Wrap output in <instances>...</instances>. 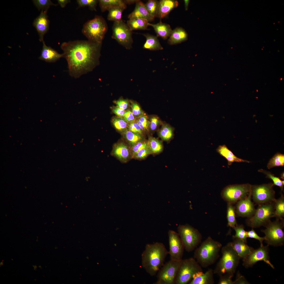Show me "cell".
I'll list each match as a JSON object with an SVG mask.
<instances>
[{
	"label": "cell",
	"instance_id": "obj_14",
	"mask_svg": "<svg viewBox=\"0 0 284 284\" xmlns=\"http://www.w3.org/2000/svg\"><path fill=\"white\" fill-rule=\"evenodd\" d=\"M243 260V265L246 268L252 267L260 261H263L272 268H275L270 261L268 245H263L256 249H254Z\"/></svg>",
	"mask_w": 284,
	"mask_h": 284
},
{
	"label": "cell",
	"instance_id": "obj_35",
	"mask_svg": "<svg viewBox=\"0 0 284 284\" xmlns=\"http://www.w3.org/2000/svg\"><path fill=\"white\" fill-rule=\"evenodd\" d=\"M284 165V155L279 153L275 154L269 160L267 168L268 169L277 166Z\"/></svg>",
	"mask_w": 284,
	"mask_h": 284
},
{
	"label": "cell",
	"instance_id": "obj_53",
	"mask_svg": "<svg viewBox=\"0 0 284 284\" xmlns=\"http://www.w3.org/2000/svg\"><path fill=\"white\" fill-rule=\"evenodd\" d=\"M113 111L114 114L120 117L123 116L125 112L124 110L118 107L114 108L113 109Z\"/></svg>",
	"mask_w": 284,
	"mask_h": 284
},
{
	"label": "cell",
	"instance_id": "obj_33",
	"mask_svg": "<svg viewBox=\"0 0 284 284\" xmlns=\"http://www.w3.org/2000/svg\"><path fill=\"white\" fill-rule=\"evenodd\" d=\"M227 226L233 228L237 225L236 218L235 207L233 204L227 203Z\"/></svg>",
	"mask_w": 284,
	"mask_h": 284
},
{
	"label": "cell",
	"instance_id": "obj_17",
	"mask_svg": "<svg viewBox=\"0 0 284 284\" xmlns=\"http://www.w3.org/2000/svg\"><path fill=\"white\" fill-rule=\"evenodd\" d=\"M110 154L123 163H126L132 159L130 147L123 142L115 144Z\"/></svg>",
	"mask_w": 284,
	"mask_h": 284
},
{
	"label": "cell",
	"instance_id": "obj_16",
	"mask_svg": "<svg viewBox=\"0 0 284 284\" xmlns=\"http://www.w3.org/2000/svg\"><path fill=\"white\" fill-rule=\"evenodd\" d=\"M251 198V191L247 196L236 203L235 207L236 215L237 216L248 218L254 214L256 209Z\"/></svg>",
	"mask_w": 284,
	"mask_h": 284
},
{
	"label": "cell",
	"instance_id": "obj_46",
	"mask_svg": "<svg viewBox=\"0 0 284 284\" xmlns=\"http://www.w3.org/2000/svg\"><path fill=\"white\" fill-rule=\"evenodd\" d=\"M132 112L134 116L140 117L143 116V112L139 105L136 102L131 103Z\"/></svg>",
	"mask_w": 284,
	"mask_h": 284
},
{
	"label": "cell",
	"instance_id": "obj_29",
	"mask_svg": "<svg viewBox=\"0 0 284 284\" xmlns=\"http://www.w3.org/2000/svg\"><path fill=\"white\" fill-rule=\"evenodd\" d=\"M149 22L145 19L136 18L129 19L127 21V24L130 30L132 31L134 30L147 29Z\"/></svg>",
	"mask_w": 284,
	"mask_h": 284
},
{
	"label": "cell",
	"instance_id": "obj_37",
	"mask_svg": "<svg viewBox=\"0 0 284 284\" xmlns=\"http://www.w3.org/2000/svg\"><path fill=\"white\" fill-rule=\"evenodd\" d=\"M144 5L147 11L153 18L157 17L159 7L158 1L149 0Z\"/></svg>",
	"mask_w": 284,
	"mask_h": 284
},
{
	"label": "cell",
	"instance_id": "obj_31",
	"mask_svg": "<svg viewBox=\"0 0 284 284\" xmlns=\"http://www.w3.org/2000/svg\"><path fill=\"white\" fill-rule=\"evenodd\" d=\"M147 143L151 154H158L162 151L163 148L162 143L157 139L150 137L147 140Z\"/></svg>",
	"mask_w": 284,
	"mask_h": 284
},
{
	"label": "cell",
	"instance_id": "obj_6",
	"mask_svg": "<svg viewBox=\"0 0 284 284\" xmlns=\"http://www.w3.org/2000/svg\"><path fill=\"white\" fill-rule=\"evenodd\" d=\"M178 233L184 245L187 252L193 251L201 242L202 236L199 231L191 225L186 224L179 225Z\"/></svg>",
	"mask_w": 284,
	"mask_h": 284
},
{
	"label": "cell",
	"instance_id": "obj_23",
	"mask_svg": "<svg viewBox=\"0 0 284 284\" xmlns=\"http://www.w3.org/2000/svg\"><path fill=\"white\" fill-rule=\"evenodd\" d=\"M178 1L175 0H161L159 1V7L157 17L162 19L178 6Z\"/></svg>",
	"mask_w": 284,
	"mask_h": 284
},
{
	"label": "cell",
	"instance_id": "obj_56",
	"mask_svg": "<svg viewBox=\"0 0 284 284\" xmlns=\"http://www.w3.org/2000/svg\"><path fill=\"white\" fill-rule=\"evenodd\" d=\"M138 0H124L125 3L126 4H131L136 3Z\"/></svg>",
	"mask_w": 284,
	"mask_h": 284
},
{
	"label": "cell",
	"instance_id": "obj_5",
	"mask_svg": "<svg viewBox=\"0 0 284 284\" xmlns=\"http://www.w3.org/2000/svg\"><path fill=\"white\" fill-rule=\"evenodd\" d=\"M108 29L107 24L104 19L101 16L96 15L84 24L82 32L88 40L101 43Z\"/></svg>",
	"mask_w": 284,
	"mask_h": 284
},
{
	"label": "cell",
	"instance_id": "obj_7",
	"mask_svg": "<svg viewBox=\"0 0 284 284\" xmlns=\"http://www.w3.org/2000/svg\"><path fill=\"white\" fill-rule=\"evenodd\" d=\"M275 210L274 202L259 205L254 214L246 220L249 226L253 228L261 226L266 227L273 217Z\"/></svg>",
	"mask_w": 284,
	"mask_h": 284
},
{
	"label": "cell",
	"instance_id": "obj_55",
	"mask_svg": "<svg viewBox=\"0 0 284 284\" xmlns=\"http://www.w3.org/2000/svg\"><path fill=\"white\" fill-rule=\"evenodd\" d=\"M57 1L60 6L62 8L65 7L67 4L70 2V0H58Z\"/></svg>",
	"mask_w": 284,
	"mask_h": 284
},
{
	"label": "cell",
	"instance_id": "obj_36",
	"mask_svg": "<svg viewBox=\"0 0 284 284\" xmlns=\"http://www.w3.org/2000/svg\"><path fill=\"white\" fill-rule=\"evenodd\" d=\"M159 135L163 140L168 141L171 139L173 136L172 128L167 124L163 125L159 132Z\"/></svg>",
	"mask_w": 284,
	"mask_h": 284
},
{
	"label": "cell",
	"instance_id": "obj_24",
	"mask_svg": "<svg viewBox=\"0 0 284 284\" xmlns=\"http://www.w3.org/2000/svg\"><path fill=\"white\" fill-rule=\"evenodd\" d=\"M217 152L227 160L228 165H230L234 162L249 163L248 161L238 158L228 149L225 145L219 146L216 149Z\"/></svg>",
	"mask_w": 284,
	"mask_h": 284
},
{
	"label": "cell",
	"instance_id": "obj_13",
	"mask_svg": "<svg viewBox=\"0 0 284 284\" xmlns=\"http://www.w3.org/2000/svg\"><path fill=\"white\" fill-rule=\"evenodd\" d=\"M112 38L126 49L132 47L133 42L132 31L127 23L122 19L114 22L112 27Z\"/></svg>",
	"mask_w": 284,
	"mask_h": 284
},
{
	"label": "cell",
	"instance_id": "obj_48",
	"mask_svg": "<svg viewBox=\"0 0 284 284\" xmlns=\"http://www.w3.org/2000/svg\"><path fill=\"white\" fill-rule=\"evenodd\" d=\"M247 237L258 240L260 243L261 246L263 245V242L265 240V237H261L259 236L253 229L250 231H247Z\"/></svg>",
	"mask_w": 284,
	"mask_h": 284
},
{
	"label": "cell",
	"instance_id": "obj_40",
	"mask_svg": "<svg viewBox=\"0 0 284 284\" xmlns=\"http://www.w3.org/2000/svg\"><path fill=\"white\" fill-rule=\"evenodd\" d=\"M233 229L235 232V235L232 236L233 238H239L247 243V231L245 230L244 226L237 225Z\"/></svg>",
	"mask_w": 284,
	"mask_h": 284
},
{
	"label": "cell",
	"instance_id": "obj_58",
	"mask_svg": "<svg viewBox=\"0 0 284 284\" xmlns=\"http://www.w3.org/2000/svg\"><path fill=\"white\" fill-rule=\"evenodd\" d=\"M284 172H283L281 174V178L282 179L284 180Z\"/></svg>",
	"mask_w": 284,
	"mask_h": 284
},
{
	"label": "cell",
	"instance_id": "obj_8",
	"mask_svg": "<svg viewBox=\"0 0 284 284\" xmlns=\"http://www.w3.org/2000/svg\"><path fill=\"white\" fill-rule=\"evenodd\" d=\"M202 271L201 267L193 257L182 260L175 281V284H186L197 272Z\"/></svg>",
	"mask_w": 284,
	"mask_h": 284
},
{
	"label": "cell",
	"instance_id": "obj_9",
	"mask_svg": "<svg viewBox=\"0 0 284 284\" xmlns=\"http://www.w3.org/2000/svg\"><path fill=\"white\" fill-rule=\"evenodd\" d=\"M284 227L283 220L281 221L276 220L273 222L271 221L266 227L265 230H261L265 234V241L268 245L274 246H281L284 242V233L283 231Z\"/></svg>",
	"mask_w": 284,
	"mask_h": 284
},
{
	"label": "cell",
	"instance_id": "obj_50",
	"mask_svg": "<svg viewBox=\"0 0 284 284\" xmlns=\"http://www.w3.org/2000/svg\"><path fill=\"white\" fill-rule=\"evenodd\" d=\"M115 103L118 107L124 110L127 108L129 102L127 100L120 99L116 101Z\"/></svg>",
	"mask_w": 284,
	"mask_h": 284
},
{
	"label": "cell",
	"instance_id": "obj_26",
	"mask_svg": "<svg viewBox=\"0 0 284 284\" xmlns=\"http://www.w3.org/2000/svg\"><path fill=\"white\" fill-rule=\"evenodd\" d=\"M148 24L149 26L153 28L157 37H160L164 39H166L169 37L173 30L169 24L163 23L161 21L156 24L149 22Z\"/></svg>",
	"mask_w": 284,
	"mask_h": 284
},
{
	"label": "cell",
	"instance_id": "obj_39",
	"mask_svg": "<svg viewBox=\"0 0 284 284\" xmlns=\"http://www.w3.org/2000/svg\"><path fill=\"white\" fill-rule=\"evenodd\" d=\"M258 171L266 175L267 178L271 179L273 181L274 185L279 187L282 190H283L284 180H281L279 178L275 176L274 174L266 170L260 169Z\"/></svg>",
	"mask_w": 284,
	"mask_h": 284
},
{
	"label": "cell",
	"instance_id": "obj_22",
	"mask_svg": "<svg viewBox=\"0 0 284 284\" xmlns=\"http://www.w3.org/2000/svg\"><path fill=\"white\" fill-rule=\"evenodd\" d=\"M233 239V241L231 242V245L240 258L244 260L254 250L242 240L237 238Z\"/></svg>",
	"mask_w": 284,
	"mask_h": 284
},
{
	"label": "cell",
	"instance_id": "obj_18",
	"mask_svg": "<svg viewBox=\"0 0 284 284\" xmlns=\"http://www.w3.org/2000/svg\"><path fill=\"white\" fill-rule=\"evenodd\" d=\"M47 12L42 10L39 15L34 21L33 25L38 32L40 42L43 40L44 36L48 31L50 21Z\"/></svg>",
	"mask_w": 284,
	"mask_h": 284
},
{
	"label": "cell",
	"instance_id": "obj_21",
	"mask_svg": "<svg viewBox=\"0 0 284 284\" xmlns=\"http://www.w3.org/2000/svg\"><path fill=\"white\" fill-rule=\"evenodd\" d=\"M43 47L39 59L49 63H53L63 58V54H60L50 47L47 46L44 40Z\"/></svg>",
	"mask_w": 284,
	"mask_h": 284
},
{
	"label": "cell",
	"instance_id": "obj_11",
	"mask_svg": "<svg viewBox=\"0 0 284 284\" xmlns=\"http://www.w3.org/2000/svg\"><path fill=\"white\" fill-rule=\"evenodd\" d=\"M274 185L272 183L252 185L251 193L253 201L259 205L273 202L275 199Z\"/></svg>",
	"mask_w": 284,
	"mask_h": 284
},
{
	"label": "cell",
	"instance_id": "obj_52",
	"mask_svg": "<svg viewBox=\"0 0 284 284\" xmlns=\"http://www.w3.org/2000/svg\"><path fill=\"white\" fill-rule=\"evenodd\" d=\"M159 120L158 118L153 116L151 118L149 124L151 130H154L156 129L159 124Z\"/></svg>",
	"mask_w": 284,
	"mask_h": 284
},
{
	"label": "cell",
	"instance_id": "obj_25",
	"mask_svg": "<svg viewBox=\"0 0 284 284\" xmlns=\"http://www.w3.org/2000/svg\"><path fill=\"white\" fill-rule=\"evenodd\" d=\"M187 38L188 34L186 31L182 28L178 27L172 30L168 43L171 45L176 44L186 40Z\"/></svg>",
	"mask_w": 284,
	"mask_h": 284
},
{
	"label": "cell",
	"instance_id": "obj_51",
	"mask_svg": "<svg viewBox=\"0 0 284 284\" xmlns=\"http://www.w3.org/2000/svg\"><path fill=\"white\" fill-rule=\"evenodd\" d=\"M124 119L127 122L130 123L134 122L135 118L132 111L130 110L126 111L124 115Z\"/></svg>",
	"mask_w": 284,
	"mask_h": 284
},
{
	"label": "cell",
	"instance_id": "obj_28",
	"mask_svg": "<svg viewBox=\"0 0 284 284\" xmlns=\"http://www.w3.org/2000/svg\"><path fill=\"white\" fill-rule=\"evenodd\" d=\"M99 4L102 12L116 7H120L124 9L127 7L126 4L124 0H99Z\"/></svg>",
	"mask_w": 284,
	"mask_h": 284
},
{
	"label": "cell",
	"instance_id": "obj_44",
	"mask_svg": "<svg viewBox=\"0 0 284 284\" xmlns=\"http://www.w3.org/2000/svg\"><path fill=\"white\" fill-rule=\"evenodd\" d=\"M151 153L148 148L142 149L137 152L133 156L132 159L138 160L145 159Z\"/></svg>",
	"mask_w": 284,
	"mask_h": 284
},
{
	"label": "cell",
	"instance_id": "obj_27",
	"mask_svg": "<svg viewBox=\"0 0 284 284\" xmlns=\"http://www.w3.org/2000/svg\"><path fill=\"white\" fill-rule=\"evenodd\" d=\"M143 35L146 38V42L143 46L144 49L152 50L163 49L157 37L148 33Z\"/></svg>",
	"mask_w": 284,
	"mask_h": 284
},
{
	"label": "cell",
	"instance_id": "obj_34",
	"mask_svg": "<svg viewBox=\"0 0 284 284\" xmlns=\"http://www.w3.org/2000/svg\"><path fill=\"white\" fill-rule=\"evenodd\" d=\"M125 9L120 7H116L111 8L108 11L107 19L109 21L117 22L122 20L123 12Z\"/></svg>",
	"mask_w": 284,
	"mask_h": 284
},
{
	"label": "cell",
	"instance_id": "obj_15",
	"mask_svg": "<svg viewBox=\"0 0 284 284\" xmlns=\"http://www.w3.org/2000/svg\"><path fill=\"white\" fill-rule=\"evenodd\" d=\"M168 236L169 247L168 252L170 260H182L184 248L178 233L170 230L168 231Z\"/></svg>",
	"mask_w": 284,
	"mask_h": 284
},
{
	"label": "cell",
	"instance_id": "obj_3",
	"mask_svg": "<svg viewBox=\"0 0 284 284\" xmlns=\"http://www.w3.org/2000/svg\"><path fill=\"white\" fill-rule=\"evenodd\" d=\"M222 247L221 243L209 236L196 248L194 258L201 267H207L218 259Z\"/></svg>",
	"mask_w": 284,
	"mask_h": 284
},
{
	"label": "cell",
	"instance_id": "obj_45",
	"mask_svg": "<svg viewBox=\"0 0 284 284\" xmlns=\"http://www.w3.org/2000/svg\"><path fill=\"white\" fill-rule=\"evenodd\" d=\"M234 274L226 273L219 276L218 284H234L232 278Z\"/></svg>",
	"mask_w": 284,
	"mask_h": 284
},
{
	"label": "cell",
	"instance_id": "obj_2",
	"mask_svg": "<svg viewBox=\"0 0 284 284\" xmlns=\"http://www.w3.org/2000/svg\"><path fill=\"white\" fill-rule=\"evenodd\" d=\"M168 254V251L162 243L147 244L142 255V266L149 274L154 276L164 264Z\"/></svg>",
	"mask_w": 284,
	"mask_h": 284
},
{
	"label": "cell",
	"instance_id": "obj_42",
	"mask_svg": "<svg viewBox=\"0 0 284 284\" xmlns=\"http://www.w3.org/2000/svg\"><path fill=\"white\" fill-rule=\"evenodd\" d=\"M112 121L115 128L120 131L125 130L128 126V122L120 117L114 118Z\"/></svg>",
	"mask_w": 284,
	"mask_h": 284
},
{
	"label": "cell",
	"instance_id": "obj_19",
	"mask_svg": "<svg viewBox=\"0 0 284 284\" xmlns=\"http://www.w3.org/2000/svg\"><path fill=\"white\" fill-rule=\"evenodd\" d=\"M135 3L134 10L128 16L129 19H141L146 20L148 22L154 20V18L150 14L145 8L144 4L141 1L138 0Z\"/></svg>",
	"mask_w": 284,
	"mask_h": 284
},
{
	"label": "cell",
	"instance_id": "obj_54",
	"mask_svg": "<svg viewBox=\"0 0 284 284\" xmlns=\"http://www.w3.org/2000/svg\"><path fill=\"white\" fill-rule=\"evenodd\" d=\"M133 123L136 133L141 135L142 133V130L137 122H133Z\"/></svg>",
	"mask_w": 284,
	"mask_h": 284
},
{
	"label": "cell",
	"instance_id": "obj_57",
	"mask_svg": "<svg viewBox=\"0 0 284 284\" xmlns=\"http://www.w3.org/2000/svg\"><path fill=\"white\" fill-rule=\"evenodd\" d=\"M185 9L186 10H187L189 2V0H184Z\"/></svg>",
	"mask_w": 284,
	"mask_h": 284
},
{
	"label": "cell",
	"instance_id": "obj_4",
	"mask_svg": "<svg viewBox=\"0 0 284 284\" xmlns=\"http://www.w3.org/2000/svg\"><path fill=\"white\" fill-rule=\"evenodd\" d=\"M222 256L214 270V274L219 276L226 273L234 274L240 259L232 247L231 242L222 247Z\"/></svg>",
	"mask_w": 284,
	"mask_h": 284
},
{
	"label": "cell",
	"instance_id": "obj_1",
	"mask_svg": "<svg viewBox=\"0 0 284 284\" xmlns=\"http://www.w3.org/2000/svg\"><path fill=\"white\" fill-rule=\"evenodd\" d=\"M102 43L77 40L61 45L63 58L67 63L69 75L75 78L93 71L99 63Z\"/></svg>",
	"mask_w": 284,
	"mask_h": 284
},
{
	"label": "cell",
	"instance_id": "obj_10",
	"mask_svg": "<svg viewBox=\"0 0 284 284\" xmlns=\"http://www.w3.org/2000/svg\"><path fill=\"white\" fill-rule=\"evenodd\" d=\"M251 185L248 183L229 185L222 190L221 196L227 203L233 204L248 196L251 191Z\"/></svg>",
	"mask_w": 284,
	"mask_h": 284
},
{
	"label": "cell",
	"instance_id": "obj_47",
	"mask_svg": "<svg viewBox=\"0 0 284 284\" xmlns=\"http://www.w3.org/2000/svg\"><path fill=\"white\" fill-rule=\"evenodd\" d=\"M137 122L142 130L146 129L150 124L147 117L145 115H143L140 117Z\"/></svg>",
	"mask_w": 284,
	"mask_h": 284
},
{
	"label": "cell",
	"instance_id": "obj_32",
	"mask_svg": "<svg viewBox=\"0 0 284 284\" xmlns=\"http://www.w3.org/2000/svg\"><path fill=\"white\" fill-rule=\"evenodd\" d=\"M123 135L124 138L129 144L130 147L139 141L144 140L142 135L129 130H125Z\"/></svg>",
	"mask_w": 284,
	"mask_h": 284
},
{
	"label": "cell",
	"instance_id": "obj_41",
	"mask_svg": "<svg viewBox=\"0 0 284 284\" xmlns=\"http://www.w3.org/2000/svg\"><path fill=\"white\" fill-rule=\"evenodd\" d=\"M78 8L88 7L92 11H96V7L98 1L97 0H77Z\"/></svg>",
	"mask_w": 284,
	"mask_h": 284
},
{
	"label": "cell",
	"instance_id": "obj_38",
	"mask_svg": "<svg viewBox=\"0 0 284 284\" xmlns=\"http://www.w3.org/2000/svg\"><path fill=\"white\" fill-rule=\"evenodd\" d=\"M33 2L38 9H41L47 12L48 9L51 6H57V4L53 3L50 0H34Z\"/></svg>",
	"mask_w": 284,
	"mask_h": 284
},
{
	"label": "cell",
	"instance_id": "obj_49",
	"mask_svg": "<svg viewBox=\"0 0 284 284\" xmlns=\"http://www.w3.org/2000/svg\"><path fill=\"white\" fill-rule=\"evenodd\" d=\"M249 282L246 280L245 277L239 272L237 271L235 280L234 281V284H248Z\"/></svg>",
	"mask_w": 284,
	"mask_h": 284
},
{
	"label": "cell",
	"instance_id": "obj_20",
	"mask_svg": "<svg viewBox=\"0 0 284 284\" xmlns=\"http://www.w3.org/2000/svg\"><path fill=\"white\" fill-rule=\"evenodd\" d=\"M214 270L208 269L204 273L202 271H199L193 276L189 284H213L214 283Z\"/></svg>",
	"mask_w": 284,
	"mask_h": 284
},
{
	"label": "cell",
	"instance_id": "obj_30",
	"mask_svg": "<svg viewBox=\"0 0 284 284\" xmlns=\"http://www.w3.org/2000/svg\"><path fill=\"white\" fill-rule=\"evenodd\" d=\"M275 210L273 217L277 219L282 220L284 216V197L282 194L278 199H275L274 201Z\"/></svg>",
	"mask_w": 284,
	"mask_h": 284
},
{
	"label": "cell",
	"instance_id": "obj_12",
	"mask_svg": "<svg viewBox=\"0 0 284 284\" xmlns=\"http://www.w3.org/2000/svg\"><path fill=\"white\" fill-rule=\"evenodd\" d=\"M181 261L170 260L164 264L157 273V281L154 284H174Z\"/></svg>",
	"mask_w": 284,
	"mask_h": 284
},
{
	"label": "cell",
	"instance_id": "obj_43",
	"mask_svg": "<svg viewBox=\"0 0 284 284\" xmlns=\"http://www.w3.org/2000/svg\"><path fill=\"white\" fill-rule=\"evenodd\" d=\"M148 147L147 141L144 139L138 142L130 147L132 155V159L134 155L139 151Z\"/></svg>",
	"mask_w": 284,
	"mask_h": 284
}]
</instances>
